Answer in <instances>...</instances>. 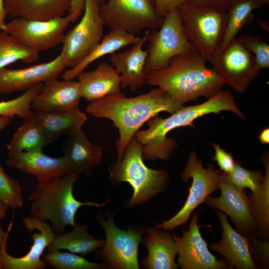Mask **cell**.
<instances>
[{
    "label": "cell",
    "mask_w": 269,
    "mask_h": 269,
    "mask_svg": "<svg viewBox=\"0 0 269 269\" xmlns=\"http://www.w3.org/2000/svg\"><path fill=\"white\" fill-rule=\"evenodd\" d=\"M183 105L158 88L131 98L121 92L109 95L90 102L86 111L93 117L111 120L118 129L120 136L115 144L119 163L126 147L142 125L161 112L173 114Z\"/></svg>",
    "instance_id": "6da1fadb"
},
{
    "label": "cell",
    "mask_w": 269,
    "mask_h": 269,
    "mask_svg": "<svg viewBox=\"0 0 269 269\" xmlns=\"http://www.w3.org/2000/svg\"><path fill=\"white\" fill-rule=\"evenodd\" d=\"M223 111L232 112L245 119L232 93L221 89L202 104L183 106L166 118L158 115L152 118L147 121L148 128L138 130L134 137L142 145L143 159L167 160L177 147L175 139L167 137L169 132L180 127H193V121L198 118Z\"/></svg>",
    "instance_id": "7a4b0ae2"
},
{
    "label": "cell",
    "mask_w": 269,
    "mask_h": 269,
    "mask_svg": "<svg viewBox=\"0 0 269 269\" xmlns=\"http://www.w3.org/2000/svg\"><path fill=\"white\" fill-rule=\"evenodd\" d=\"M197 51L178 55L163 68L146 76V83L157 86L183 104L200 97L209 98L225 85Z\"/></svg>",
    "instance_id": "3957f363"
},
{
    "label": "cell",
    "mask_w": 269,
    "mask_h": 269,
    "mask_svg": "<svg viewBox=\"0 0 269 269\" xmlns=\"http://www.w3.org/2000/svg\"><path fill=\"white\" fill-rule=\"evenodd\" d=\"M80 176L69 172L50 181H37L35 189L28 195L30 216L44 222L50 221L52 230L60 235L66 232L67 226L75 225V215L81 206H105L109 199L97 203L81 202L75 198L73 188Z\"/></svg>",
    "instance_id": "277c9868"
},
{
    "label": "cell",
    "mask_w": 269,
    "mask_h": 269,
    "mask_svg": "<svg viewBox=\"0 0 269 269\" xmlns=\"http://www.w3.org/2000/svg\"><path fill=\"white\" fill-rule=\"evenodd\" d=\"M142 144L134 137L126 147L124 156L111 167L110 176L115 183L127 182L133 189L128 205L143 204L164 192L169 180L167 172L147 167L142 153Z\"/></svg>",
    "instance_id": "5b68a950"
},
{
    "label": "cell",
    "mask_w": 269,
    "mask_h": 269,
    "mask_svg": "<svg viewBox=\"0 0 269 269\" xmlns=\"http://www.w3.org/2000/svg\"><path fill=\"white\" fill-rule=\"evenodd\" d=\"M186 38L211 62L223 39L227 12L185 3L179 7Z\"/></svg>",
    "instance_id": "8992f818"
},
{
    "label": "cell",
    "mask_w": 269,
    "mask_h": 269,
    "mask_svg": "<svg viewBox=\"0 0 269 269\" xmlns=\"http://www.w3.org/2000/svg\"><path fill=\"white\" fill-rule=\"evenodd\" d=\"M147 41V56L143 71L146 77L165 67L174 57L197 51L185 36L179 8L164 17L159 29L149 30Z\"/></svg>",
    "instance_id": "52a82bcc"
},
{
    "label": "cell",
    "mask_w": 269,
    "mask_h": 269,
    "mask_svg": "<svg viewBox=\"0 0 269 269\" xmlns=\"http://www.w3.org/2000/svg\"><path fill=\"white\" fill-rule=\"evenodd\" d=\"M104 26L136 35L143 30L158 29L164 18L157 13L154 0H107L100 4Z\"/></svg>",
    "instance_id": "ba28073f"
},
{
    "label": "cell",
    "mask_w": 269,
    "mask_h": 269,
    "mask_svg": "<svg viewBox=\"0 0 269 269\" xmlns=\"http://www.w3.org/2000/svg\"><path fill=\"white\" fill-rule=\"evenodd\" d=\"M212 164L204 168L202 161L198 158L197 152L192 151L185 167L181 173V179L187 182L192 178L189 195L181 209L172 218L156 225L155 229H163L169 232L175 228L183 225L189 220L193 211L201 204L205 203L207 198L219 189L220 170H214Z\"/></svg>",
    "instance_id": "9c48e42d"
},
{
    "label": "cell",
    "mask_w": 269,
    "mask_h": 269,
    "mask_svg": "<svg viewBox=\"0 0 269 269\" xmlns=\"http://www.w3.org/2000/svg\"><path fill=\"white\" fill-rule=\"evenodd\" d=\"M101 4L99 0H85L81 19L65 34L61 53L65 55L66 67L78 65L102 39L104 25L100 15Z\"/></svg>",
    "instance_id": "30bf717a"
},
{
    "label": "cell",
    "mask_w": 269,
    "mask_h": 269,
    "mask_svg": "<svg viewBox=\"0 0 269 269\" xmlns=\"http://www.w3.org/2000/svg\"><path fill=\"white\" fill-rule=\"evenodd\" d=\"M96 218L105 232L104 245L98 253L104 264L111 269H139L138 248L144 230H121L115 225L112 217L106 220L98 213Z\"/></svg>",
    "instance_id": "8fae6325"
},
{
    "label": "cell",
    "mask_w": 269,
    "mask_h": 269,
    "mask_svg": "<svg viewBox=\"0 0 269 269\" xmlns=\"http://www.w3.org/2000/svg\"><path fill=\"white\" fill-rule=\"evenodd\" d=\"M75 20L74 16L69 14L44 21L14 18L6 23L3 31L39 53L62 43L66 28Z\"/></svg>",
    "instance_id": "7c38bea8"
},
{
    "label": "cell",
    "mask_w": 269,
    "mask_h": 269,
    "mask_svg": "<svg viewBox=\"0 0 269 269\" xmlns=\"http://www.w3.org/2000/svg\"><path fill=\"white\" fill-rule=\"evenodd\" d=\"M210 63L225 84L240 93L246 90L261 70L255 57L237 38L216 53Z\"/></svg>",
    "instance_id": "4fadbf2b"
},
{
    "label": "cell",
    "mask_w": 269,
    "mask_h": 269,
    "mask_svg": "<svg viewBox=\"0 0 269 269\" xmlns=\"http://www.w3.org/2000/svg\"><path fill=\"white\" fill-rule=\"evenodd\" d=\"M219 185L220 196H209L205 203L210 208L218 209L229 216L236 230L240 234L247 238L257 237L258 227L252 215L249 198L245 190L239 189L221 171Z\"/></svg>",
    "instance_id": "5bb4252c"
},
{
    "label": "cell",
    "mask_w": 269,
    "mask_h": 269,
    "mask_svg": "<svg viewBox=\"0 0 269 269\" xmlns=\"http://www.w3.org/2000/svg\"><path fill=\"white\" fill-rule=\"evenodd\" d=\"M198 214L194 212L189 230L183 231L181 237L174 236L178 266L181 269H233L225 259L218 260L209 251L197 224Z\"/></svg>",
    "instance_id": "9a60e30c"
},
{
    "label": "cell",
    "mask_w": 269,
    "mask_h": 269,
    "mask_svg": "<svg viewBox=\"0 0 269 269\" xmlns=\"http://www.w3.org/2000/svg\"><path fill=\"white\" fill-rule=\"evenodd\" d=\"M29 233L37 230L31 237L33 244L26 254L14 257L7 252V245L0 247V269H43L47 264L41 258L43 252L55 239L56 234L47 222L31 216L23 218Z\"/></svg>",
    "instance_id": "2e32d148"
},
{
    "label": "cell",
    "mask_w": 269,
    "mask_h": 269,
    "mask_svg": "<svg viewBox=\"0 0 269 269\" xmlns=\"http://www.w3.org/2000/svg\"><path fill=\"white\" fill-rule=\"evenodd\" d=\"M66 68L65 55L60 54L51 61L26 68L0 69V93L10 94L57 78Z\"/></svg>",
    "instance_id": "e0dca14e"
},
{
    "label": "cell",
    "mask_w": 269,
    "mask_h": 269,
    "mask_svg": "<svg viewBox=\"0 0 269 269\" xmlns=\"http://www.w3.org/2000/svg\"><path fill=\"white\" fill-rule=\"evenodd\" d=\"M5 164L34 176L37 181L42 182L51 181L70 172L63 156L52 157L45 154L42 150L8 152Z\"/></svg>",
    "instance_id": "ac0fdd59"
},
{
    "label": "cell",
    "mask_w": 269,
    "mask_h": 269,
    "mask_svg": "<svg viewBox=\"0 0 269 269\" xmlns=\"http://www.w3.org/2000/svg\"><path fill=\"white\" fill-rule=\"evenodd\" d=\"M81 98L78 81L56 78L44 84L42 91L33 99L31 109L40 112L67 111L78 108Z\"/></svg>",
    "instance_id": "d6986e66"
},
{
    "label": "cell",
    "mask_w": 269,
    "mask_h": 269,
    "mask_svg": "<svg viewBox=\"0 0 269 269\" xmlns=\"http://www.w3.org/2000/svg\"><path fill=\"white\" fill-rule=\"evenodd\" d=\"M104 149L93 143L82 129L68 135L63 146V155L69 171L91 176L102 161Z\"/></svg>",
    "instance_id": "ffe728a7"
},
{
    "label": "cell",
    "mask_w": 269,
    "mask_h": 269,
    "mask_svg": "<svg viewBox=\"0 0 269 269\" xmlns=\"http://www.w3.org/2000/svg\"><path fill=\"white\" fill-rule=\"evenodd\" d=\"M149 30H145L143 36L129 49L111 54L112 65L121 77V87L129 88L132 92L142 88L146 83L144 68L147 51L143 49L147 40Z\"/></svg>",
    "instance_id": "44dd1931"
},
{
    "label": "cell",
    "mask_w": 269,
    "mask_h": 269,
    "mask_svg": "<svg viewBox=\"0 0 269 269\" xmlns=\"http://www.w3.org/2000/svg\"><path fill=\"white\" fill-rule=\"evenodd\" d=\"M221 224V240L209 245L210 249L222 256L233 269H259L251 258L248 239L234 229L227 220V215L216 210Z\"/></svg>",
    "instance_id": "7402d4cb"
},
{
    "label": "cell",
    "mask_w": 269,
    "mask_h": 269,
    "mask_svg": "<svg viewBox=\"0 0 269 269\" xmlns=\"http://www.w3.org/2000/svg\"><path fill=\"white\" fill-rule=\"evenodd\" d=\"M154 228H146L147 235L141 241L148 250V256L141 259V264L147 269H176L175 262L178 251L174 236L169 232Z\"/></svg>",
    "instance_id": "603a6c76"
},
{
    "label": "cell",
    "mask_w": 269,
    "mask_h": 269,
    "mask_svg": "<svg viewBox=\"0 0 269 269\" xmlns=\"http://www.w3.org/2000/svg\"><path fill=\"white\" fill-rule=\"evenodd\" d=\"M77 77L80 95L88 101L121 92V75L106 62L100 63L92 71L81 72Z\"/></svg>",
    "instance_id": "cb8c5ba5"
},
{
    "label": "cell",
    "mask_w": 269,
    "mask_h": 269,
    "mask_svg": "<svg viewBox=\"0 0 269 269\" xmlns=\"http://www.w3.org/2000/svg\"><path fill=\"white\" fill-rule=\"evenodd\" d=\"M7 15L26 20H48L64 16L71 0H4Z\"/></svg>",
    "instance_id": "d4e9b609"
},
{
    "label": "cell",
    "mask_w": 269,
    "mask_h": 269,
    "mask_svg": "<svg viewBox=\"0 0 269 269\" xmlns=\"http://www.w3.org/2000/svg\"><path fill=\"white\" fill-rule=\"evenodd\" d=\"M32 117L51 142L60 135H67L81 129L87 120L79 107L61 112H40L33 110Z\"/></svg>",
    "instance_id": "484cf974"
},
{
    "label": "cell",
    "mask_w": 269,
    "mask_h": 269,
    "mask_svg": "<svg viewBox=\"0 0 269 269\" xmlns=\"http://www.w3.org/2000/svg\"><path fill=\"white\" fill-rule=\"evenodd\" d=\"M140 38L119 29H112L95 49L81 62L73 68L62 73L63 80H73L91 63L102 56L111 54L129 45L137 43Z\"/></svg>",
    "instance_id": "4316f807"
},
{
    "label": "cell",
    "mask_w": 269,
    "mask_h": 269,
    "mask_svg": "<svg viewBox=\"0 0 269 269\" xmlns=\"http://www.w3.org/2000/svg\"><path fill=\"white\" fill-rule=\"evenodd\" d=\"M70 232L56 236L54 241L47 247V251L62 249L85 256L99 248H103L105 240L97 239L88 232L87 227L76 223Z\"/></svg>",
    "instance_id": "83f0119b"
},
{
    "label": "cell",
    "mask_w": 269,
    "mask_h": 269,
    "mask_svg": "<svg viewBox=\"0 0 269 269\" xmlns=\"http://www.w3.org/2000/svg\"><path fill=\"white\" fill-rule=\"evenodd\" d=\"M265 4L263 0H232L227 12V18L224 36L217 51L225 48L247 23L254 18L253 11Z\"/></svg>",
    "instance_id": "f1b7e54d"
},
{
    "label": "cell",
    "mask_w": 269,
    "mask_h": 269,
    "mask_svg": "<svg viewBox=\"0 0 269 269\" xmlns=\"http://www.w3.org/2000/svg\"><path fill=\"white\" fill-rule=\"evenodd\" d=\"M266 173L261 189L256 193L248 194L252 215L257 224L260 239H269V157L266 150L262 158Z\"/></svg>",
    "instance_id": "f546056e"
},
{
    "label": "cell",
    "mask_w": 269,
    "mask_h": 269,
    "mask_svg": "<svg viewBox=\"0 0 269 269\" xmlns=\"http://www.w3.org/2000/svg\"><path fill=\"white\" fill-rule=\"evenodd\" d=\"M23 120L7 145L8 152L42 150L52 142L32 116Z\"/></svg>",
    "instance_id": "4dcf8cb0"
},
{
    "label": "cell",
    "mask_w": 269,
    "mask_h": 269,
    "mask_svg": "<svg viewBox=\"0 0 269 269\" xmlns=\"http://www.w3.org/2000/svg\"><path fill=\"white\" fill-rule=\"evenodd\" d=\"M38 58V52L22 44L5 31L0 32V69L17 61L32 63Z\"/></svg>",
    "instance_id": "1f68e13d"
},
{
    "label": "cell",
    "mask_w": 269,
    "mask_h": 269,
    "mask_svg": "<svg viewBox=\"0 0 269 269\" xmlns=\"http://www.w3.org/2000/svg\"><path fill=\"white\" fill-rule=\"evenodd\" d=\"M44 83L33 86L13 99L0 102V116H6L13 119L16 116L23 119L32 116V102L42 90Z\"/></svg>",
    "instance_id": "d6a6232c"
},
{
    "label": "cell",
    "mask_w": 269,
    "mask_h": 269,
    "mask_svg": "<svg viewBox=\"0 0 269 269\" xmlns=\"http://www.w3.org/2000/svg\"><path fill=\"white\" fill-rule=\"evenodd\" d=\"M43 260L56 269H104L107 268L104 263L91 262L83 256L58 250L47 251V254L43 255Z\"/></svg>",
    "instance_id": "836d02e7"
},
{
    "label": "cell",
    "mask_w": 269,
    "mask_h": 269,
    "mask_svg": "<svg viewBox=\"0 0 269 269\" xmlns=\"http://www.w3.org/2000/svg\"><path fill=\"white\" fill-rule=\"evenodd\" d=\"M0 200L12 209L21 208L23 198L19 181L7 174L0 164Z\"/></svg>",
    "instance_id": "e575fe53"
},
{
    "label": "cell",
    "mask_w": 269,
    "mask_h": 269,
    "mask_svg": "<svg viewBox=\"0 0 269 269\" xmlns=\"http://www.w3.org/2000/svg\"><path fill=\"white\" fill-rule=\"evenodd\" d=\"M225 173L239 189L247 188L251 190L252 193H256L261 189L264 177L261 171L245 169L240 162L237 161L233 170L229 173Z\"/></svg>",
    "instance_id": "d590c367"
},
{
    "label": "cell",
    "mask_w": 269,
    "mask_h": 269,
    "mask_svg": "<svg viewBox=\"0 0 269 269\" xmlns=\"http://www.w3.org/2000/svg\"><path fill=\"white\" fill-rule=\"evenodd\" d=\"M237 39L254 55L261 70L269 67V45L262 37L245 33Z\"/></svg>",
    "instance_id": "8d00e7d4"
},
{
    "label": "cell",
    "mask_w": 269,
    "mask_h": 269,
    "mask_svg": "<svg viewBox=\"0 0 269 269\" xmlns=\"http://www.w3.org/2000/svg\"><path fill=\"white\" fill-rule=\"evenodd\" d=\"M248 239L250 253L255 265L258 269H269V240H263L256 236L251 237Z\"/></svg>",
    "instance_id": "74e56055"
},
{
    "label": "cell",
    "mask_w": 269,
    "mask_h": 269,
    "mask_svg": "<svg viewBox=\"0 0 269 269\" xmlns=\"http://www.w3.org/2000/svg\"><path fill=\"white\" fill-rule=\"evenodd\" d=\"M215 151V156L213 160L216 161L220 168V170L226 173L231 172L234 168L236 160L231 153H228L219 144L212 143Z\"/></svg>",
    "instance_id": "f35d334b"
},
{
    "label": "cell",
    "mask_w": 269,
    "mask_h": 269,
    "mask_svg": "<svg viewBox=\"0 0 269 269\" xmlns=\"http://www.w3.org/2000/svg\"><path fill=\"white\" fill-rule=\"evenodd\" d=\"M232 0H189L191 5L227 12Z\"/></svg>",
    "instance_id": "ab89813d"
},
{
    "label": "cell",
    "mask_w": 269,
    "mask_h": 269,
    "mask_svg": "<svg viewBox=\"0 0 269 269\" xmlns=\"http://www.w3.org/2000/svg\"><path fill=\"white\" fill-rule=\"evenodd\" d=\"M189 0H154L157 14L164 18L169 12L179 8Z\"/></svg>",
    "instance_id": "60d3db41"
},
{
    "label": "cell",
    "mask_w": 269,
    "mask_h": 269,
    "mask_svg": "<svg viewBox=\"0 0 269 269\" xmlns=\"http://www.w3.org/2000/svg\"><path fill=\"white\" fill-rule=\"evenodd\" d=\"M8 207H9L6 203L1 200H0V247L3 245H7L9 233L13 225L12 219L13 216L12 217V220L10 222L6 232L2 230L1 226V220L2 218L6 216Z\"/></svg>",
    "instance_id": "b9f144b4"
},
{
    "label": "cell",
    "mask_w": 269,
    "mask_h": 269,
    "mask_svg": "<svg viewBox=\"0 0 269 269\" xmlns=\"http://www.w3.org/2000/svg\"><path fill=\"white\" fill-rule=\"evenodd\" d=\"M99 1L102 3L105 0H99ZM84 1L85 0H71V4L68 14L74 16L76 20L84 10Z\"/></svg>",
    "instance_id": "7bdbcfd3"
},
{
    "label": "cell",
    "mask_w": 269,
    "mask_h": 269,
    "mask_svg": "<svg viewBox=\"0 0 269 269\" xmlns=\"http://www.w3.org/2000/svg\"><path fill=\"white\" fill-rule=\"evenodd\" d=\"M4 0H0V30H3L6 24L5 19L7 15L4 3Z\"/></svg>",
    "instance_id": "ee69618b"
},
{
    "label": "cell",
    "mask_w": 269,
    "mask_h": 269,
    "mask_svg": "<svg viewBox=\"0 0 269 269\" xmlns=\"http://www.w3.org/2000/svg\"><path fill=\"white\" fill-rule=\"evenodd\" d=\"M259 139L262 144L269 143V129L267 128L264 129L260 133L259 136Z\"/></svg>",
    "instance_id": "f6af8a7d"
},
{
    "label": "cell",
    "mask_w": 269,
    "mask_h": 269,
    "mask_svg": "<svg viewBox=\"0 0 269 269\" xmlns=\"http://www.w3.org/2000/svg\"><path fill=\"white\" fill-rule=\"evenodd\" d=\"M11 120L6 116H0V131L10 125Z\"/></svg>",
    "instance_id": "bcb514c9"
},
{
    "label": "cell",
    "mask_w": 269,
    "mask_h": 269,
    "mask_svg": "<svg viewBox=\"0 0 269 269\" xmlns=\"http://www.w3.org/2000/svg\"><path fill=\"white\" fill-rule=\"evenodd\" d=\"M258 22L264 29H266V30L269 29L268 28H267V23L265 21H258Z\"/></svg>",
    "instance_id": "7dc6e473"
},
{
    "label": "cell",
    "mask_w": 269,
    "mask_h": 269,
    "mask_svg": "<svg viewBox=\"0 0 269 269\" xmlns=\"http://www.w3.org/2000/svg\"><path fill=\"white\" fill-rule=\"evenodd\" d=\"M265 4H268L269 5V0H263Z\"/></svg>",
    "instance_id": "c3c4849f"
}]
</instances>
